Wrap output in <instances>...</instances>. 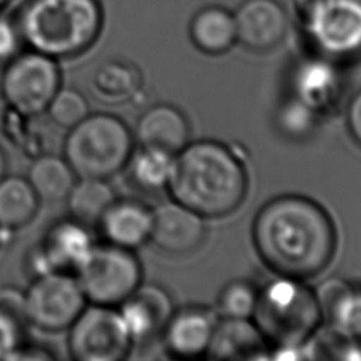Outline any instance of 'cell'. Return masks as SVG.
<instances>
[{
    "label": "cell",
    "mask_w": 361,
    "mask_h": 361,
    "mask_svg": "<svg viewBox=\"0 0 361 361\" xmlns=\"http://www.w3.org/2000/svg\"><path fill=\"white\" fill-rule=\"evenodd\" d=\"M252 244L274 275L310 279L331 262L337 231L327 210L312 197L286 193L268 200L251 226Z\"/></svg>",
    "instance_id": "6da1fadb"
},
{
    "label": "cell",
    "mask_w": 361,
    "mask_h": 361,
    "mask_svg": "<svg viewBox=\"0 0 361 361\" xmlns=\"http://www.w3.org/2000/svg\"><path fill=\"white\" fill-rule=\"evenodd\" d=\"M166 190L204 219L224 217L245 199L248 175L243 161L224 142L189 141L173 155Z\"/></svg>",
    "instance_id": "7a4b0ae2"
},
{
    "label": "cell",
    "mask_w": 361,
    "mask_h": 361,
    "mask_svg": "<svg viewBox=\"0 0 361 361\" xmlns=\"http://www.w3.org/2000/svg\"><path fill=\"white\" fill-rule=\"evenodd\" d=\"M14 20L23 44L56 61L90 49L104 25L102 0H24Z\"/></svg>",
    "instance_id": "3957f363"
},
{
    "label": "cell",
    "mask_w": 361,
    "mask_h": 361,
    "mask_svg": "<svg viewBox=\"0 0 361 361\" xmlns=\"http://www.w3.org/2000/svg\"><path fill=\"white\" fill-rule=\"evenodd\" d=\"M251 319L278 358L303 357V345L323 323L314 289L281 275L258 288Z\"/></svg>",
    "instance_id": "277c9868"
},
{
    "label": "cell",
    "mask_w": 361,
    "mask_h": 361,
    "mask_svg": "<svg viewBox=\"0 0 361 361\" xmlns=\"http://www.w3.org/2000/svg\"><path fill=\"white\" fill-rule=\"evenodd\" d=\"M133 131L118 116L89 113L68 130L63 158L78 178L110 179L126 169L134 151Z\"/></svg>",
    "instance_id": "5b68a950"
},
{
    "label": "cell",
    "mask_w": 361,
    "mask_h": 361,
    "mask_svg": "<svg viewBox=\"0 0 361 361\" xmlns=\"http://www.w3.org/2000/svg\"><path fill=\"white\" fill-rule=\"evenodd\" d=\"M3 68L0 92L6 104L25 117L45 113L62 82L58 61L27 49L20 51Z\"/></svg>",
    "instance_id": "8992f818"
},
{
    "label": "cell",
    "mask_w": 361,
    "mask_h": 361,
    "mask_svg": "<svg viewBox=\"0 0 361 361\" xmlns=\"http://www.w3.org/2000/svg\"><path fill=\"white\" fill-rule=\"evenodd\" d=\"M75 276L87 303L117 307L142 282L141 262L133 250L94 244Z\"/></svg>",
    "instance_id": "52a82bcc"
},
{
    "label": "cell",
    "mask_w": 361,
    "mask_h": 361,
    "mask_svg": "<svg viewBox=\"0 0 361 361\" xmlns=\"http://www.w3.org/2000/svg\"><path fill=\"white\" fill-rule=\"evenodd\" d=\"M134 343L117 307L87 303L68 329V351L78 361H120Z\"/></svg>",
    "instance_id": "ba28073f"
},
{
    "label": "cell",
    "mask_w": 361,
    "mask_h": 361,
    "mask_svg": "<svg viewBox=\"0 0 361 361\" xmlns=\"http://www.w3.org/2000/svg\"><path fill=\"white\" fill-rule=\"evenodd\" d=\"M28 323L44 331H63L71 327L87 300L71 272H48L32 278L24 292Z\"/></svg>",
    "instance_id": "9c48e42d"
},
{
    "label": "cell",
    "mask_w": 361,
    "mask_h": 361,
    "mask_svg": "<svg viewBox=\"0 0 361 361\" xmlns=\"http://www.w3.org/2000/svg\"><path fill=\"white\" fill-rule=\"evenodd\" d=\"M307 34L329 56H347L361 49V1L320 0L306 13Z\"/></svg>",
    "instance_id": "30bf717a"
},
{
    "label": "cell",
    "mask_w": 361,
    "mask_h": 361,
    "mask_svg": "<svg viewBox=\"0 0 361 361\" xmlns=\"http://www.w3.org/2000/svg\"><path fill=\"white\" fill-rule=\"evenodd\" d=\"M90 227L68 217L54 223L27 258L32 278L48 272H71L83 264L94 247Z\"/></svg>",
    "instance_id": "8fae6325"
},
{
    "label": "cell",
    "mask_w": 361,
    "mask_h": 361,
    "mask_svg": "<svg viewBox=\"0 0 361 361\" xmlns=\"http://www.w3.org/2000/svg\"><path fill=\"white\" fill-rule=\"evenodd\" d=\"M206 234L204 217L175 199L152 209L149 241L164 252L190 254L204 243Z\"/></svg>",
    "instance_id": "7c38bea8"
},
{
    "label": "cell",
    "mask_w": 361,
    "mask_h": 361,
    "mask_svg": "<svg viewBox=\"0 0 361 361\" xmlns=\"http://www.w3.org/2000/svg\"><path fill=\"white\" fill-rule=\"evenodd\" d=\"M234 14L237 44L254 52H268L286 37L289 17L278 0H243Z\"/></svg>",
    "instance_id": "4fadbf2b"
},
{
    "label": "cell",
    "mask_w": 361,
    "mask_h": 361,
    "mask_svg": "<svg viewBox=\"0 0 361 361\" xmlns=\"http://www.w3.org/2000/svg\"><path fill=\"white\" fill-rule=\"evenodd\" d=\"M117 309L134 344L161 336L175 310L169 292L151 282H141Z\"/></svg>",
    "instance_id": "5bb4252c"
},
{
    "label": "cell",
    "mask_w": 361,
    "mask_h": 361,
    "mask_svg": "<svg viewBox=\"0 0 361 361\" xmlns=\"http://www.w3.org/2000/svg\"><path fill=\"white\" fill-rule=\"evenodd\" d=\"M217 320L216 310L202 305L173 310L161 334L165 351L176 358L206 355Z\"/></svg>",
    "instance_id": "9a60e30c"
},
{
    "label": "cell",
    "mask_w": 361,
    "mask_h": 361,
    "mask_svg": "<svg viewBox=\"0 0 361 361\" xmlns=\"http://www.w3.org/2000/svg\"><path fill=\"white\" fill-rule=\"evenodd\" d=\"M322 320L337 333L361 340V283L329 278L314 289Z\"/></svg>",
    "instance_id": "2e32d148"
},
{
    "label": "cell",
    "mask_w": 361,
    "mask_h": 361,
    "mask_svg": "<svg viewBox=\"0 0 361 361\" xmlns=\"http://www.w3.org/2000/svg\"><path fill=\"white\" fill-rule=\"evenodd\" d=\"M104 243L137 250L149 241L152 209L135 199H114L97 223Z\"/></svg>",
    "instance_id": "e0dca14e"
},
{
    "label": "cell",
    "mask_w": 361,
    "mask_h": 361,
    "mask_svg": "<svg viewBox=\"0 0 361 361\" xmlns=\"http://www.w3.org/2000/svg\"><path fill=\"white\" fill-rule=\"evenodd\" d=\"M133 135L137 145L159 148L175 155L190 141V124L176 106L157 103L138 117Z\"/></svg>",
    "instance_id": "ac0fdd59"
},
{
    "label": "cell",
    "mask_w": 361,
    "mask_h": 361,
    "mask_svg": "<svg viewBox=\"0 0 361 361\" xmlns=\"http://www.w3.org/2000/svg\"><path fill=\"white\" fill-rule=\"evenodd\" d=\"M269 344L252 319L219 317L206 357L212 360L269 358Z\"/></svg>",
    "instance_id": "d6986e66"
},
{
    "label": "cell",
    "mask_w": 361,
    "mask_h": 361,
    "mask_svg": "<svg viewBox=\"0 0 361 361\" xmlns=\"http://www.w3.org/2000/svg\"><path fill=\"white\" fill-rule=\"evenodd\" d=\"M293 97L317 114L329 110L341 93L337 69L326 59L314 58L302 62L292 79Z\"/></svg>",
    "instance_id": "ffe728a7"
},
{
    "label": "cell",
    "mask_w": 361,
    "mask_h": 361,
    "mask_svg": "<svg viewBox=\"0 0 361 361\" xmlns=\"http://www.w3.org/2000/svg\"><path fill=\"white\" fill-rule=\"evenodd\" d=\"M188 31L193 47L206 55H223L237 44L234 14L220 4L199 8L192 16Z\"/></svg>",
    "instance_id": "44dd1931"
},
{
    "label": "cell",
    "mask_w": 361,
    "mask_h": 361,
    "mask_svg": "<svg viewBox=\"0 0 361 361\" xmlns=\"http://www.w3.org/2000/svg\"><path fill=\"white\" fill-rule=\"evenodd\" d=\"M141 69L130 59L110 58L103 61L90 78L92 94L106 104H124L141 92Z\"/></svg>",
    "instance_id": "7402d4cb"
},
{
    "label": "cell",
    "mask_w": 361,
    "mask_h": 361,
    "mask_svg": "<svg viewBox=\"0 0 361 361\" xmlns=\"http://www.w3.org/2000/svg\"><path fill=\"white\" fill-rule=\"evenodd\" d=\"M76 175L63 157L42 154L37 157L28 169L27 180L35 192L39 203L56 204L65 202Z\"/></svg>",
    "instance_id": "603a6c76"
},
{
    "label": "cell",
    "mask_w": 361,
    "mask_h": 361,
    "mask_svg": "<svg viewBox=\"0 0 361 361\" xmlns=\"http://www.w3.org/2000/svg\"><path fill=\"white\" fill-rule=\"evenodd\" d=\"M114 199V189L107 179L76 178L65 203L71 219L93 227L97 226Z\"/></svg>",
    "instance_id": "cb8c5ba5"
},
{
    "label": "cell",
    "mask_w": 361,
    "mask_h": 361,
    "mask_svg": "<svg viewBox=\"0 0 361 361\" xmlns=\"http://www.w3.org/2000/svg\"><path fill=\"white\" fill-rule=\"evenodd\" d=\"M39 200L27 178L4 175L0 179V227L8 231L27 226L37 214Z\"/></svg>",
    "instance_id": "d4e9b609"
},
{
    "label": "cell",
    "mask_w": 361,
    "mask_h": 361,
    "mask_svg": "<svg viewBox=\"0 0 361 361\" xmlns=\"http://www.w3.org/2000/svg\"><path fill=\"white\" fill-rule=\"evenodd\" d=\"M173 154L154 148L138 145L134 148L127 166L130 179L145 193H158L168 189L172 171Z\"/></svg>",
    "instance_id": "484cf974"
},
{
    "label": "cell",
    "mask_w": 361,
    "mask_h": 361,
    "mask_svg": "<svg viewBox=\"0 0 361 361\" xmlns=\"http://www.w3.org/2000/svg\"><path fill=\"white\" fill-rule=\"evenodd\" d=\"M258 286L247 279H233L219 292L216 313L219 317L251 319L257 306Z\"/></svg>",
    "instance_id": "4316f807"
},
{
    "label": "cell",
    "mask_w": 361,
    "mask_h": 361,
    "mask_svg": "<svg viewBox=\"0 0 361 361\" xmlns=\"http://www.w3.org/2000/svg\"><path fill=\"white\" fill-rule=\"evenodd\" d=\"M51 121L62 128H72L80 123L89 113L86 97L73 87H59L52 97L47 111Z\"/></svg>",
    "instance_id": "83f0119b"
},
{
    "label": "cell",
    "mask_w": 361,
    "mask_h": 361,
    "mask_svg": "<svg viewBox=\"0 0 361 361\" xmlns=\"http://www.w3.org/2000/svg\"><path fill=\"white\" fill-rule=\"evenodd\" d=\"M317 116L314 110L292 96L279 106L276 126L282 134L290 138H302L313 131Z\"/></svg>",
    "instance_id": "f1b7e54d"
},
{
    "label": "cell",
    "mask_w": 361,
    "mask_h": 361,
    "mask_svg": "<svg viewBox=\"0 0 361 361\" xmlns=\"http://www.w3.org/2000/svg\"><path fill=\"white\" fill-rule=\"evenodd\" d=\"M0 313L25 330L28 323L25 293L13 286L0 288Z\"/></svg>",
    "instance_id": "f546056e"
},
{
    "label": "cell",
    "mask_w": 361,
    "mask_h": 361,
    "mask_svg": "<svg viewBox=\"0 0 361 361\" xmlns=\"http://www.w3.org/2000/svg\"><path fill=\"white\" fill-rule=\"evenodd\" d=\"M23 38L14 17H7L0 11V65H6L23 47Z\"/></svg>",
    "instance_id": "4dcf8cb0"
},
{
    "label": "cell",
    "mask_w": 361,
    "mask_h": 361,
    "mask_svg": "<svg viewBox=\"0 0 361 361\" xmlns=\"http://www.w3.org/2000/svg\"><path fill=\"white\" fill-rule=\"evenodd\" d=\"M24 329L0 313V360H10L13 353L23 343Z\"/></svg>",
    "instance_id": "1f68e13d"
},
{
    "label": "cell",
    "mask_w": 361,
    "mask_h": 361,
    "mask_svg": "<svg viewBox=\"0 0 361 361\" xmlns=\"http://www.w3.org/2000/svg\"><path fill=\"white\" fill-rule=\"evenodd\" d=\"M345 118L350 135L358 145H361V89L350 99Z\"/></svg>",
    "instance_id": "d6a6232c"
},
{
    "label": "cell",
    "mask_w": 361,
    "mask_h": 361,
    "mask_svg": "<svg viewBox=\"0 0 361 361\" xmlns=\"http://www.w3.org/2000/svg\"><path fill=\"white\" fill-rule=\"evenodd\" d=\"M6 171H7V158L3 148L0 147V179L6 175Z\"/></svg>",
    "instance_id": "836d02e7"
},
{
    "label": "cell",
    "mask_w": 361,
    "mask_h": 361,
    "mask_svg": "<svg viewBox=\"0 0 361 361\" xmlns=\"http://www.w3.org/2000/svg\"><path fill=\"white\" fill-rule=\"evenodd\" d=\"M8 233H10L8 230H4V228H1V227H0V247H1V244L4 243V240H6V235H7Z\"/></svg>",
    "instance_id": "e575fe53"
},
{
    "label": "cell",
    "mask_w": 361,
    "mask_h": 361,
    "mask_svg": "<svg viewBox=\"0 0 361 361\" xmlns=\"http://www.w3.org/2000/svg\"><path fill=\"white\" fill-rule=\"evenodd\" d=\"M13 0H0V11H4V8L11 3Z\"/></svg>",
    "instance_id": "d590c367"
}]
</instances>
